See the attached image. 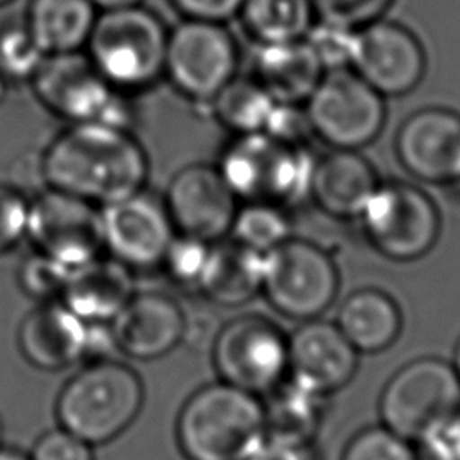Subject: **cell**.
Returning a JSON list of instances; mask_svg holds the SVG:
<instances>
[{
	"label": "cell",
	"mask_w": 460,
	"mask_h": 460,
	"mask_svg": "<svg viewBox=\"0 0 460 460\" xmlns=\"http://www.w3.org/2000/svg\"><path fill=\"white\" fill-rule=\"evenodd\" d=\"M43 187L58 189L97 207L144 189L149 162L129 129L79 122L65 128L38 162Z\"/></svg>",
	"instance_id": "1"
},
{
	"label": "cell",
	"mask_w": 460,
	"mask_h": 460,
	"mask_svg": "<svg viewBox=\"0 0 460 460\" xmlns=\"http://www.w3.org/2000/svg\"><path fill=\"white\" fill-rule=\"evenodd\" d=\"M266 437V411L257 394L225 381L192 392L176 419L185 460H246Z\"/></svg>",
	"instance_id": "2"
},
{
	"label": "cell",
	"mask_w": 460,
	"mask_h": 460,
	"mask_svg": "<svg viewBox=\"0 0 460 460\" xmlns=\"http://www.w3.org/2000/svg\"><path fill=\"white\" fill-rule=\"evenodd\" d=\"M144 406V383L126 363L111 358L84 361L56 399L61 428L95 446L120 437Z\"/></svg>",
	"instance_id": "3"
},
{
	"label": "cell",
	"mask_w": 460,
	"mask_h": 460,
	"mask_svg": "<svg viewBox=\"0 0 460 460\" xmlns=\"http://www.w3.org/2000/svg\"><path fill=\"white\" fill-rule=\"evenodd\" d=\"M314 162L309 147L286 142L266 131L235 135L217 169L241 203L291 207L311 190Z\"/></svg>",
	"instance_id": "4"
},
{
	"label": "cell",
	"mask_w": 460,
	"mask_h": 460,
	"mask_svg": "<svg viewBox=\"0 0 460 460\" xmlns=\"http://www.w3.org/2000/svg\"><path fill=\"white\" fill-rule=\"evenodd\" d=\"M169 29L140 4L99 11L86 56L119 90H138L164 74Z\"/></svg>",
	"instance_id": "5"
},
{
	"label": "cell",
	"mask_w": 460,
	"mask_h": 460,
	"mask_svg": "<svg viewBox=\"0 0 460 460\" xmlns=\"http://www.w3.org/2000/svg\"><path fill=\"white\" fill-rule=\"evenodd\" d=\"M38 99L70 124L101 122L128 129L131 110L81 50L50 54L32 75Z\"/></svg>",
	"instance_id": "6"
},
{
	"label": "cell",
	"mask_w": 460,
	"mask_h": 460,
	"mask_svg": "<svg viewBox=\"0 0 460 460\" xmlns=\"http://www.w3.org/2000/svg\"><path fill=\"white\" fill-rule=\"evenodd\" d=\"M304 108L314 137L334 149L370 144L386 119L383 95L352 68L323 72Z\"/></svg>",
	"instance_id": "7"
},
{
	"label": "cell",
	"mask_w": 460,
	"mask_h": 460,
	"mask_svg": "<svg viewBox=\"0 0 460 460\" xmlns=\"http://www.w3.org/2000/svg\"><path fill=\"white\" fill-rule=\"evenodd\" d=\"M212 365L221 381L252 394H270L289 372L288 338L261 314L228 320L210 343Z\"/></svg>",
	"instance_id": "8"
},
{
	"label": "cell",
	"mask_w": 460,
	"mask_h": 460,
	"mask_svg": "<svg viewBox=\"0 0 460 460\" xmlns=\"http://www.w3.org/2000/svg\"><path fill=\"white\" fill-rule=\"evenodd\" d=\"M237 65V43L225 23L185 18L169 29L164 74L185 97L210 102Z\"/></svg>",
	"instance_id": "9"
},
{
	"label": "cell",
	"mask_w": 460,
	"mask_h": 460,
	"mask_svg": "<svg viewBox=\"0 0 460 460\" xmlns=\"http://www.w3.org/2000/svg\"><path fill=\"white\" fill-rule=\"evenodd\" d=\"M262 291L284 316L311 320L334 300L338 271L320 246L286 239L264 253Z\"/></svg>",
	"instance_id": "10"
},
{
	"label": "cell",
	"mask_w": 460,
	"mask_h": 460,
	"mask_svg": "<svg viewBox=\"0 0 460 460\" xmlns=\"http://www.w3.org/2000/svg\"><path fill=\"white\" fill-rule=\"evenodd\" d=\"M379 411L388 429L406 440H419L429 426L460 411V379L442 359H415L388 381Z\"/></svg>",
	"instance_id": "11"
},
{
	"label": "cell",
	"mask_w": 460,
	"mask_h": 460,
	"mask_svg": "<svg viewBox=\"0 0 460 460\" xmlns=\"http://www.w3.org/2000/svg\"><path fill=\"white\" fill-rule=\"evenodd\" d=\"M361 217L370 243L395 261H413L428 253L440 228L431 198L410 183L377 185Z\"/></svg>",
	"instance_id": "12"
},
{
	"label": "cell",
	"mask_w": 460,
	"mask_h": 460,
	"mask_svg": "<svg viewBox=\"0 0 460 460\" xmlns=\"http://www.w3.org/2000/svg\"><path fill=\"white\" fill-rule=\"evenodd\" d=\"M27 239L36 252L74 270L104 253L101 207L43 187L29 203Z\"/></svg>",
	"instance_id": "13"
},
{
	"label": "cell",
	"mask_w": 460,
	"mask_h": 460,
	"mask_svg": "<svg viewBox=\"0 0 460 460\" xmlns=\"http://www.w3.org/2000/svg\"><path fill=\"white\" fill-rule=\"evenodd\" d=\"M104 252L131 271L160 270L176 234L164 198L138 190L101 207Z\"/></svg>",
	"instance_id": "14"
},
{
	"label": "cell",
	"mask_w": 460,
	"mask_h": 460,
	"mask_svg": "<svg viewBox=\"0 0 460 460\" xmlns=\"http://www.w3.org/2000/svg\"><path fill=\"white\" fill-rule=\"evenodd\" d=\"M350 68L383 97H399L420 83L426 56L415 34L379 18L356 29Z\"/></svg>",
	"instance_id": "15"
},
{
	"label": "cell",
	"mask_w": 460,
	"mask_h": 460,
	"mask_svg": "<svg viewBox=\"0 0 460 460\" xmlns=\"http://www.w3.org/2000/svg\"><path fill=\"white\" fill-rule=\"evenodd\" d=\"M164 203L176 234L208 243L230 234L239 199L217 165L190 164L178 169L165 189Z\"/></svg>",
	"instance_id": "16"
},
{
	"label": "cell",
	"mask_w": 460,
	"mask_h": 460,
	"mask_svg": "<svg viewBox=\"0 0 460 460\" xmlns=\"http://www.w3.org/2000/svg\"><path fill=\"white\" fill-rule=\"evenodd\" d=\"M399 162L429 183L460 180V115L446 108L411 113L395 135Z\"/></svg>",
	"instance_id": "17"
},
{
	"label": "cell",
	"mask_w": 460,
	"mask_h": 460,
	"mask_svg": "<svg viewBox=\"0 0 460 460\" xmlns=\"http://www.w3.org/2000/svg\"><path fill=\"white\" fill-rule=\"evenodd\" d=\"M187 314L169 295L140 291L111 318L115 349L138 361H151L172 352L185 336Z\"/></svg>",
	"instance_id": "18"
},
{
	"label": "cell",
	"mask_w": 460,
	"mask_h": 460,
	"mask_svg": "<svg viewBox=\"0 0 460 460\" xmlns=\"http://www.w3.org/2000/svg\"><path fill=\"white\" fill-rule=\"evenodd\" d=\"M88 329L61 300L40 302L18 327V349L34 368L58 372L86 361Z\"/></svg>",
	"instance_id": "19"
},
{
	"label": "cell",
	"mask_w": 460,
	"mask_h": 460,
	"mask_svg": "<svg viewBox=\"0 0 460 460\" xmlns=\"http://www.w3.org/2000/svg\"><path fill=\"white\" fill-rule=\"evenodd\" d=\"M291 377L318 394L343 386L358 365V350L334 323L309 320L288 338Z\"/></svg>",
	"instance_id": "20"
},
{
	"label": "cell",
	"mask_w": 460,
	"mask_h": 460,
	"mask_svg": "<svg viewBox=\"0 0 460 460\" xmlns=\"http://www.w3.org/2000/svg\"><path fill=\"white\" fill-rule=\"evenodd\" d=\"M133 273L102 253L70 271L61 302L86 322L110 323L135 293Z\"/></svg>",
	"instance_id": "21"
},
{
	"label": "cell",
	"mask_w": 460,
	"mask_h": 460,
	"mask_svg": "<svg viewBox=\"0 0 460 460\" xmlns=\"http://www.w3.org/2000/svg\"><path fill=\"white\" fill-rule=\"evenodd\" d=\"M377 185L372 165L356 149H334L314 162L309 194L323 212L352 217L361 216Z\"/></svg>",
	"instance_id": "22"
},
{
	"label": "cell",
	"mask_w": 460,
	"mask_h": 460,
	"mask_svg": "<svg viewBox=\"0 0 460 460\" xmlns=\"http://www.w3.org/2000/svg\"><path fill=\"white\" fill-rule=\"evenodd\" d=\"M252 75L277 102L304 104L322 79L323 66L307 40L302 38L259 45Z\"/></svg>",
	"instance_id": "23"
},
{
	"label": "cell",
	"mask_w": 460,
	"mask_h": 460,
	"mask_svg": "<svg viewBox=\"0 0 460 460\" xmlns=\"http://www.w3.org/2000/svg\"><path fill=\"white\" fill-rule=\"evenodd\" d=\"M264 255L237 241L212 243L198 293L223 307H237L262 291Z\"/></svg>",
	"instance_id": "24"
},
{
	"label": "cell",
	"mask_w": 460,
	"mask_h": 460,
	"mask_svg": "<svg viewBox=\"0 0 460 460\" xmlns=\"http://www.w3.org/2000/svg\"><path fill=\"white\" fill-rule=\"evenodd\" d=\"M97 14L92 0H31L25 27L47 56L75 52L86 45Z\"/></svg>",
	"instance_id": "25"
},
{
	"label": "cell",
	"mask_w": 460,
	"mask_h": 460,
	"mask_svg": "<svg viewBox=\"0 0 460 460\" xmlns=\"http://www.w3.org/2000/svg\"><path fill=\"white\" fill-rule=\"evenodd\" d=\"M338 327L361 352L386 349L401 331V311L383 291L361 289L352 293L341 305Z\"/></svg>",
	"instance_id": "26"
},
{
	"label": "cell",
	"mask_w": 460,
	"mask_h": 460,
	"mask_svg": "<svg viewBox=\"0 0 460 460\" xmlns=\"http://www.w3.org/2000/svg\"><path fill=\"white\" fill-rule=\"evenodd\" d=\"M239 16L244 31L262 45L305 38L316 14L313 0H244Z\"/></svg>",
	"instance_id": "27"
},
{
	"label": "cell",
	"mask_w": 460,
	"mask_h": 460,
	"mask_svg": "<svg viewBox=\"0 0 460 460\" xmlns=\"http://www.w3.org/2000/svg\"><path fill=\"white\" fill-rule=\"evenodd\" d=\"M271 399L264 404L266 433L293 440L311 442L320 419L323 394L289 377L271 392Z\"/></svg>",
	"instance_id": "28"
},
{
	"label": "cell",
	"mask_w": 460,
	"mask_h": 460,
	"mask_svg": "<svg viewBox=\"0 0 460 460\" xmlns=\"http://www.w3.org/2000/svg\"><path fill=\"white\" fill-rule=\"evenodd\" d=\"M216 119L232 133L262 131L277 101L253 77H232L208 102Z\"/></svg>",
	"instance_id": "29"
},
{
	"label": "cell",
	"mask_w": 460,
	"mask_h": 460,
	"mask_svg": "<svg viewBox=\"0 0 460 460\" xmlns=\"http://www.w3.org/2000/svg\"><path fill=\"white\" fill-rule=\"evenodd\" d=\"M230 237L264 255L289 239V219L282 207L270 203H243L234 216Z\"/></svg>",
	"instance_id": "30"
},
{
	"label": "cell",
	"mask_w": 460,
	"mask_h": 460,
	"mask_svg": "<svg viewBox=\"0 0 460 460\" xmlns=\"http://www.w3.org/2000/svg\"><path fill=\"white\" fill-rule=\"evenodd\" d=\"M210 248L212 243L208 241L185 234H174L160 270H164L165 275L180 288L198 291Z\"/></svg>",
	"instance_id": "31"
},
{
	"label": "cell",
	"mask_w": 460,
	"mask_h": 460,
	"mask_svg": "<svg viewBox=\"0 0 460 460\" xmlns=\"http://www.w3.org/2000/svg\"><path fill=\"white\" fill-rule=\"evenodd\" d=\"M47 54L25 25L0 29V75L9 79H32Z\"/></svg>",
	"instance_id": "32"
},
{
	"label": "cell",
	"mask_w": 460,
	"mask_h": 460,
	"mask_svg": "<svg viewBox=\"0 0 460 460\" xmlns=\"http://www.w3.org/2000/svg\"><path fill=\"white\" fill-rule=\"evenodd\" d=\"M70 271L68 266L34 250L18 268V284L38 304L61 300Z\"/></svg>",
	"instance_id": "33"
},
{
	"label": "cell",
	"mask_w": 460,
	"mask_h": 460,
	"mask_svg": "<svg viewBox=\"0 0 460 460\" xmlns=\"http://www.w3.org/2000/svg\"><path fill=\"white\" fill-rule=\"evenodd\" d=\"M341 460H417L410 440L386 426L358 433L343 451Z\"/></svg>",
	"instance_id": "34"
},
{
	"label": "cell",
	"mask_w": 460,
	"mask_h": 460,
	"mask_svg": "<svg viewBox=\"0 0 460 460\" xmlns=\"http://www.w3.org/2000/svg\"><path fill=\"white\" fill-rule=\"evenodd\" d=\"M356 29L343 25H334L329 22H314L305 34L307 43L316 54L323 72L336 68H350L352 47H354Z\"/></svg>",
	"instance_id": "35"
},
{
	"label": "cell",
	"mask_w": 460,
	"mask_h": 460,
	"mask_svg": "<svg viewBox=\"0 0 460 460\" xmlns=\"http://www.w3.org/2000/svg\"><path fill=\"white\" fill-rule=\"evenodd\" d=\"M31 198L9 183H0V255L16 248L27 239Z\"/></svg>",
	"instance_id": "36"
},
{
	"label": "cell",
	"mask_w": 460,
	"mask_h": 460,
	"mask_svg": "<svg viewBox=\"0 0 460 460\" xmlns=\"http://www.w3.org/2000/svg\"><path fill=\"white\" fill-rule=\"evenodd\" d=\"M394 0H313L314 14L322 22L359 29L379 20Z\"/></svg>",
	"instance_id": "37"
},
{
	"label": "cell",
	"mask_w": 460,
	"mask_h": 460,
	"mask_svg": "<svg viewBox=\"0 0 460 460\" xmlns=\"http://www.w3.org/2000/svg\"><path fill=\"white\" fill-rule=\"evenodd\" d=\"M31 460H95L93 446L66 431L54 428L40 435L29 455Z\"/></svg>",
	"instance_id": "38"
},
{
	"label": "cell",
	"mask_w": 460,
	"mask_h": 460,
	"mask_svg": "<svg viewBox=\"0 0 460 460\" xmlns=\"http://www.w3.org/2000/svg\"><path fill=\"white\" fill-rule=\"evenodd\" d=\"M417 442L428 460H460V411L429 426Z\"/></svg>",
	"instance_id": "39"
},
{
	"label": "cell",
	"mask_w": 460,
	"mask_h": 460,
	"mask_svg": "<svg viewBox=\"0 0 460 460\" xmlns=\"http://www.w3.org/2000/svg\"><path fill=\"white\" fill-rule=\"evenodd\" d=\"M246 460H316V456L311 442L266 433Z\"/></svg>",
	"instance_id": "40"
},
{
	"label": "cell",
	"mask_w": 460,
	"mask_h": 460,
	"mask_svg": "<svg viewBox=\"0 0 460 460\" xmlns=\"http://www.w3.org/2000/svg\"><path fill=\"white\" fill-rule=\"evenodd\" d=\"M172 5L185 16L207 22H228L239 14L244 0H171Z\"/></svg>",
	"instance_id": "41"
},
{
	"label": "cell",
	"mask_w": 460,
	"mask_h": 460,
	"mask_svg": "<svg viewBox=\"0 0 460 460\" xmlns=\"http://www.w3.org/2000/svg\"><path fill=\"white\" fill-rule=\"evenodd\" d=\"M99 11L104 9H115V7H126V5H137L142 0H92Z\"/></svg>",
	"instance_id": "42"
},
{
	"label": "cell",
	"mask_w": 460,
	"mask_h": 460,
	"mask_svg": "<svg viewBox=\"0 0 460 460\" xmlns=\"http://www.w3.org/2000/svg\"><path fill=\"white\" fill-rule=\"evenodd\" d=\"M0 460H31L29 455H23L18 449L13 447H2L0 446Z\"/></svg>",
	"instance_id": "43"
},
{
	"label": "cell",
	"mask_w": 460,
	"mask_h": 460,
	"mask_svg": "<svg viewBox=\"0 0 460 460\" xmlns=\"http://www.w3.org/2000/svg\"><path fill=\"white\" fill-rule=\"evenodd\" d=\"M455 372H456V376H458V379H460V341H458V345H456V350H455Z\"/></svg>",
	"instance_id": "44"
},
{
	"label": "cell",
	"mask_w": 460,
	"mask_h": 460,
	"mask_svg": "<svg viewBox=\"0 0 460 460\" xmlns=\"http://www.w3.org/2000/svg\"><path fill=\"white\" fill-rule=\"evenodd\" d=\"M2 438H4V426H2V420H0V446H2Z\"/></svg>",
	"instance_id": "45"
},
{
	"label": "cell",
	"mask_w": 460,
	"mask_h": 460,
	"mask_svg": "<svg viewBox=\"0 0 460 460\" xmlns=\"http://www.w3.org/2000/svg\"><path fill=\"white\" fill-rule=\"evenodd\" d=\"M7 2H11V0H0V5H4V4H7Z\"/></svg>",
	"instance_id": "46"
}]
</instances>
